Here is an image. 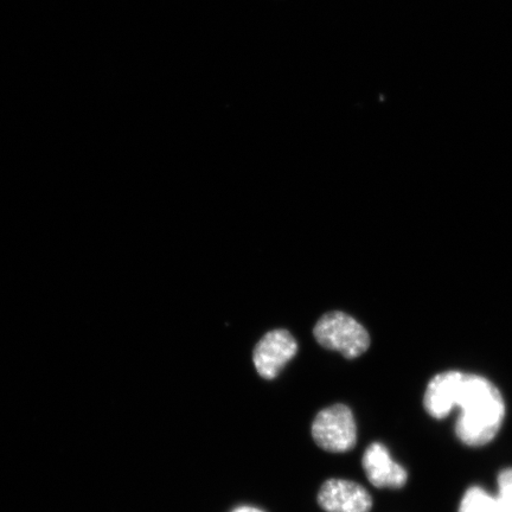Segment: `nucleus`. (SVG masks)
Masks as SVG:
<instances>
[{"instance_id": "7", "label": "nucleus", "mask_w": 512, "mask_h": 512, "mask_svg": "<svg viewBox=\"0 0 512 512\" xmlns=\"http://www.w3.org/2000/svg\"><path fill=\"white\" fill-rule=\"evenodd\" d=\"M498 492L492 496L480 486L467 489L458 512H512V467L499 472Z\"/></svg>"}, {"instance_id": "3", "label": "nucleus", "mask_w": 512, "mask_h": 512, "mask_svg": "<svg viewBox=\"0 0 512 512\" xmlns=\"http://www.w3.org/2000/svg\"><path fill=\"white\" fill-rule=\"evenodd\" d=\"M312 437L320 448L328 452L352 450L357 443V426L351 409L341 403L323 409L313 421Z\"/></svg>"}, {"instance_id": "4", "label": "nucleus", "mask_w": 512, "mask_h": 512, "mask_svg": "<svg viewBox=\"0 0 512 512\" xmlns=\"http://www.w3.org/2000/svg\"><path fill=\"white\" fill-rule=\"evenodd\" d=\"M297 352L298 343L290 332L283 329L267 332L253 352L255 369L262 379L274 380Z\"/></svg>"}, {"instance_id": "8", "label": "nucleus", "mask_w": 512, "mask_h": 512, "mask_svg": "<svg viewBox=\"0 0 512 512\" xmlns=\"http://www.w3.org/2000/svg\"><path fill=\"white\" fill-rule=\"evenodd\" d=\"M232 512H264L258 508H254V507H239V508H236L234 509Z\"/></svg>"}, {"instance_id": "6", "label": "nucleus", "mask_w": 512, "mask_h": 512, "mask_svg": "<svg viewBox=\"0 0 512 512\" xmlns=\"http://www.w3.org/2000/svg\"><path fill=\"white\" fill-rule=\"evenodd\" d=\"M362 466L369 482L377 489H401L407 483L405 467L396 463L381 443L369 445L363 454Z\"/></svg>"}, {"instance_id": "5", "label": "nucleus", "mask_w": 512, "mask_h": 512, "mask_svg": "<svg viewBox=\"0 0 512 512\" xmlns=\"http://www.w3.org/2000/svg\"><path fill=\"white\" fill-rule=\"evenodd\" d=\"M320 508L326 512H370L373 499L360 484L344 479H330L318 492Z\"/></svg>"}, {"instance_id": "2", "label": "nucleus", "mask_w": 512, "mask_h": 512, "mask_svg": "<svg viewBox=\"0 0 512 512\" xmlns=\"http://www.w3.org/2000/svg\"><path fill=\"white\" fill-rule=\"evenodd\" d=\"M313 336L323 348L337 351L348 360L362 356L370 347L368 330L354 317L339 311L325 313L313 329Z\"/></svg>"}, {"instance_id": "1", "label": "nucleus", "mask_w": 512, "mask_h": 512, "mask_svg": "<svg viewBox=\"0 0 512 512\" xmlns=\"http://www.w3.org/2000/svg\"><path fill=\"white\" fill-rule=\"evenodd\" d=\"M424 407L432 418H447L454 408L460 414L456 422L457 438L466 446L482 447L501 431L505 402L490 380L477 374L448 370L427 384Z\"/></svg>"}]
</instances>
